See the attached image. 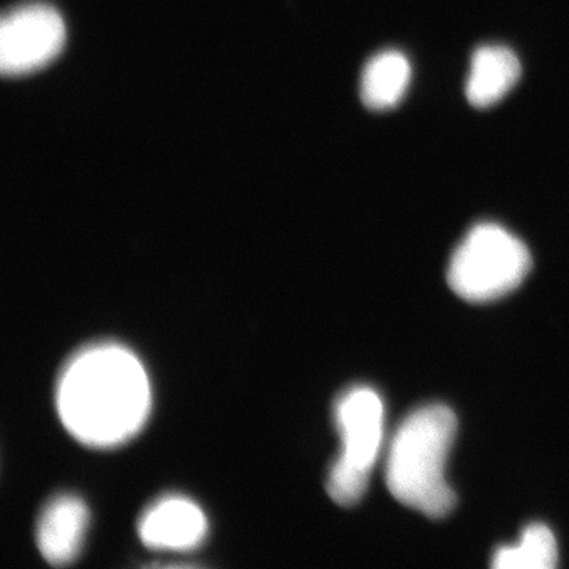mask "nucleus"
<instances>
[{
	"instance_id": "obj_1",
	"label": "nucleus",
	"mask_w": 569,
	"mask_h": 569,
	"mask_svg": "<svg viewBox=\"0 0 569 569\" xmlns=\"http://www.w3.org/2000/svg\"><path fill=\"white\" fill-rule=\"evenodd\" d=\"M152 407L151 381L131 350L112 341L82 348L63 366L56 408L70 436L92 448L128 442Z\"/></svg>"
},
{
	"instance_id": "obj_2",
	"label": "nucleus",
	"mask_w": 569,
	"mask_h": 569,
	"mask_svg": "<svg viewBox=\"0 0 569 569\" xmlns=\"http://www.w3.org/2000/svg\"><path fill=\"white\" fill-rule=\"evenodd\" d=\"M457 431V416L445 405H429L405 419L387 459V486L396 500L430 518L451 513L457 495L446 466Z\"/></svg>"
},
{
	"instance_id": "obj_3",
	"label": "nucleus",
	"mask_w": 569,
	"mask_h": 569,
	"mask_svg": "<svg viewBox=\"0 0 569 569\" xmlns=\"http://www.w3.org/2000/svg\"><path fill=\"white\" fill-rule=\"evenodd\" d=\"M531 267L529 248L521 239L501 226L481 223L455 249L447 281L465 301L490 302L516 290Z\"/></svg>"
},
{
	"instance_id": "obj_4",
	"label": "nucleus",
	"mask_w": 569,
	"mask_h": 569,
	"mask_svg": "<svg viewBox=\"0 0 569 569\" xmlns=\"http://www.w3.org/2000/svg\"><path fill=\"white\" fill-rule=\"evenodd\" d=\"M333 416L341 450L330 469L327 492L341 507H351L365 496L379 458L386 409L372 388L355 387L339 397Z\"/></svg>"
},
{
	"instance_id": "obj_5",
	"label": "nucleus",
	"mask_w": 569,
	"mask_h": 569,
	"mask_svg": "<svg viewBox=\"0 0 569 569\" xmlns=\"http://www.w3.org/2000/svg\"><path fill=\"white\" fill-rule=\"evenodd\" d=\"M66 40V23L53 7H16L4 13L0 23V69L6 76L33 73L61 53Z\"/></svg>"
},
{
	"instance_id": "obj_6",
	"label": "nucleus",
	"mask_w": 569,
	"mask_h": 569,
	"mask_svg": "<svg viewBox=\"0 0 569 569\" xmlns=\"http://www.w3.org/2000/svg\"><path fill=\"white\" fill-rule=\"evenodd\" d=\"M141 542L161 551H190L202 545L209 532L208 518L190 498L168 495L144 510L138 523Z\"/></svg>"
},
{
	"instance_id": "obj_7",
	"label": "nucleus",
	"mask_w": 569,
	"mask_h": 569,
	"mask_svg": "<svg viewBox=\"0 0 569 569\" xmlns=\"http://www.w3.org/2000/svg\"><path fill=\"white\" fill-rule=\"evenodd\" d=\"M90 513L82 498L62 493L42 508L36 525V545L49 565L63 567L80 557Z\"/></svg>"
},
{
	"instance_id": "obj_8",
	"label": "nucleus",
	"mask_w": 569,
	"mask_h": 569,
	"mask_svg": "<svg viewBox=\"0 0 569 569\" xmlns=\"http://www.w3.org/2000/svg\"><path fill=\"white\" fill-rule=\"evenodd\" d=\"M521 74V62L508 47L476 49L466 88L469 103L479 109L495 106L513 90Z\"/></svg>"
},
{
	"instance_id": "obj_9",
	"label": "nucleus",
	"mask_w": 569,
	"mask_h": 569,
	"mask_svg": "<svg viewBox=\"0 0 569 569\" xmlns=\"http://www.w3.org/2000/svg\"><path fill=\"white\" fill-rule=\"evenodd\" d=\"M410 80L411 67L407 56L398 51L376 54L361 73L362 103L371 110H389L407 94Z\"/></svg>"
},
{
	"instance_id": "obj_10",
	"label": "nucleus",
	"mask_w": 569,
	"mask_h": 569,
	"mask_svg": "<svg viewBox=\"0 0 569 569\" xmlns=\"http://www.w3.org/2000/svg\"><path fill=\"white\" fill-rule=\"evenodd\" d=\"M558 543L543 523L529 525L519 542L498 549L492 560L497 569H552L558 566Z\"/></svg>"
}]
</instances>
